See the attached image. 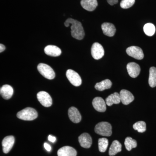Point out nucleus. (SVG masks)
<instances>
[{
    "label": "nucleus",
    "mask_w": 156,
    "mask_h": 156,
    "mask_svg": "<svg viewBox=\"0 0 156 156\" xmlns=\"http://www.w3.org/2000/svg\"><path fill=\"white\" fill-rule=\"evenodd\" d=\"M70 24L71 25V33L72 36L77 40H81L83 39L85 32L81 23L76 20L69 18L64 23V25L66 27H68Z\"/></svg>",
    "instance_id": "f257e3e1"
},
{
    "label": "nucleus",
    "mask_w": 156,
    "mask_h": 156,
    "mask_svg": "<svg viewBox=\"0 0 156 156\" xmlns=\"http://www.w3.org/2000/svg\"><path fill=\"white\" fill-rule=\"evenodd\" d=\"M37 112L35 109L27 107L17 113V116L20 119L24 121H32L37 117Z\"/></svg>",
    "instance_id": "f03ea898"
},
{
    "label": "nucleus",
    "mask_w": 156,
    "mask_h": 156,
    "mask_svg": "<svg viewBox=\"0 0 156 156\" xmlns=\"http://www.w3.org/2000/svg\"><path fill=\"white\" fill-rule=\"evenodd\" d=\"M95 133L101 136H109L112 134V127L107 122H101L95 126Z\"/></svg>",
    "instance_id": "7ed1b4c3"
},
{
    "label": "nucleus",
    "mask_w": 156,
    "mask_h": 156,
    "mask_svg": "<svg viewBox=\"0 0 156 156\" xmlns=\"http://www.w3.org/2000/svg\"><path fill=\"white\" fill-rule=\"evenodd\" d=\"M37 69L43 76L48 80H53L55 77V73L53 69L48 65L40 63L38 65Z\"/></svg>",
    "instance_id": "20e7f679"
},
{
    "label": "nucleus",
    "mask_w": 156,
    "mask_h": 156,
    "mask_svg": "<svg viewBox=\"0 0 156 156\" xmlns=\"http://www.w3.org/2000/svg\"><path fill=\"white\" fill-rule=\"evenodd\" d=\"M66 76L70 83L75 87H79L82 84L81 77L77 73L72 69H68L66 71Z\"/></svg>",
    "instance_id": "39448f33"
},
{
    "label": "nucleus",
    "mask_w": 156,
    "mask_h": 156,
    "mask_svg": "<svg viewBox=\"0 0 156 156\" xmlns=\"http://www.w3.org/2000/svg\"><path fill=\"white\" fill-rule=\"evenodd\" d=\"M126 53L129 56L138 60H141L144 57L142 49L136 46H131L127 48Z\"/></svg>",
    "instance_id": "423d86ee"
},
{
    "label": "nucleus",
    "mask_w": 156,
    "mask_h": 156,
    "mask_svg": "<svg viewBox=\"0 0 156 156\" xmlns=\"http://www.w3.org/2000/svg\"><path fill=\"white\" fill-rule=\"evenodd\" d=\"M37 98L39 102L45 107H49L52 105V99L51 96L44 91H41L37 94Z\"/></svg>",
    "instance_id": "0eeeda50"
},
{
    "label": "nucleus",
    "mask_w": 156,
    "mask_h": 156,
    "mask_svg": "<svg viewBox=\"0 0 156 156\" xmlns=\"http://www.w3.org/2000/svg\"><path fill=\"white\" fill-rule=\"evenodd\" d=\"M105 51L103 47L98 43H95L92 45L91 54L94 59L98 60L103 57Z\"/></svg>",
    "instance_id": "6e6552de"
},
{
    "label": "nucleus",
    "mask_w": 156,
    "mask_h": 156,
    "mask_svg": "<svg viewBox=\"0 0 156 156\" xmlns=\"http://www.w3.org/2000/svg\"><path fill=\"white\" fill-rule=\"evenodd\" d=\"M92 103L93 107L98 112H104L106 110V102L102 98L95 97L92 101Z\"/></svg>",
    "instance_id": "1a4fd4ad"
},
{
    "label": "nucleus",
    "mask_w": 156,
    "mask_h": 156,
    "mask_svg": "<svg viewBox=\"0 0 156 156\" xmlns=\"http://www.w3.org/2000/svg\"><path fill=\"white\" fill-rule=\"evenodd\" d=\"M15 142V138L13 136H6L3 140L2 145L3 147V152L8 154L11 150Z\"/></svg>",
    "instance_id": "9d476101"
},
{
    "label": "nucleus",
    "mask_w": 156,
    "mask_h": 156,
    "mask_svg": "<svg viewBox=\"0 0 156 156\" xmlns=\"http://www.w3.org/2000/svg\"><path fill=\"white\" fill-rule=\"evenodd\" d=\"M119 94L121 101L125 105H128L134 100V95L131 92L126 89L121 90Z\"/></svg>",
    "instance_id": "9b49d317"
},
{
    "label": "nucleus",
    "mask_w": 156,
    "mask_h": 156,
    "mask_svg": "<svg viewBox=\"0 0 156 156\" xmlns=\"http://www.w3.org/2000/svg\"><path fill=\"white\" fill-rule=\"evenodd\" d=\"M127 70L128 74L132 78H136L139 75L140 72V68L137 63L134 62H130L127 64Z\"/></svg>",
    "instance_id": "f8f14e48"
},
{
    "label": "nucleus",
    "mask_w": 156,
    "mask_h": 156,
    "mask_svg": "<svg viewBox=\"0 0 156 156\" xmlns=\"http://www.w3.org/2000/svg\"><path fill=\"white\" fill-rule=\"evenodd\" d=\"M79 141L82 147L85 148H89L92 144V138L89 134L83 133L79 136Z\"/></svg>",
    "instance_id": "ddd939ff"
},
{
    "label": "nucleus",
    "mask_w": 156,
    "mask_h": 156,
    "mask_svg": "<svg viewBox=\"0 0 156 156\" xmlns=\"http://www.w3.org/2000/svg\"><path fill=\"white\" fill-rule=\"evenodd\" d=\"M68 115L70 120L73 123L80 122L82 119V116L80 112L74 107L70 108L68 111Z\"/></svg>",
    "instance_id": "4468645a"
},
{
    "label": "nucleus",
    "mask_w": 156,
    "mask_h": 156,
    "mask_svg": "<svg viewBox=\"0 0 156 156\" xmlns=\"http://www.w3.org/2000/svg\"><path fill=\"white\" fill-rule=\"evenodd\" d=\"M101 29L103 34L105 35L110 37L114 36L116 31L114 25L110 23L106 22L102 23Z\"/></svg>",
    "instance_id": "2eb2a0df"
},
{
    "label": "nucleus",
    "mask_w": 156,
    "mask_h": 156,
    "mask_svg": "<svg viewBox=\"0 0 156 156\" xmlns=\"http://www.w3.org/2000/svg\"><path fill=\"white\" fill-rule=\"evenodd\" d=\"M58 156H76L77 152L73 148L70 146H64L58 150Z\"/></svg>",
    "instance_id": "dca6fc26"
},
{
    "label": "nucleus",
    "mask_w": 156,
    "mask_h": 156,
    "mask_svg": "<svg viewBox=\"0 0 156 156\" xmlns=\"http://www.w3.org/2000/svg\"><path fill=\"white\" fill-rule=\"evenodd\" d=\"M0 92L3 98L8 100L12 97L14 93V90L13 88L10 85H5L1 87Z\"/></svg>",
    "instance_id": "f3484780"
},
{
    "label": "nucleus",
    "mask_w": 156,
    "mask_h": 156,
    "mask_svg": "<svg viewBox=\"0 0 156 156\" xmlns=\"http://www.w3.org/2000/svg\"><path fill=\"white\" fill-rule=\"evenodd\" d=\"M44 52L48 56L56 57L61 54V50L57 46L54 45H48L44 49Z\"/></svg>",
    "instance_id": "a211bd4d"
},
{
    "label": "nucleus",
    "mask_w": 156,
    "mask_h": 156,
    "mask_svg": "<svg viewBox=\"0 0 156 156\" xmlns=\"http://www.w3.org/2000/svg\"><path fill=\"white\" fill-rule=\"evenodd\" d=\"M81 5L85 10L89 11H94L98 6L97 0H82Z\"/></svg>",
    "instance_id": "6ab92c4d"
},
{
    "label": "nucleus",
    "mask_w": 156,
    "mask_h": 156,
    "mask_svg": "<svg viewBox=\"0 0 156 156\" xmlns=\"http://www.w3.org/2000/svg\"><path fill=\"white\" fill-rule=\"evenodd\" d=\"M105 101L108 106H111L113 104H118L121 101L120 94L118 92H115L109 95Z\"/></svg>",
    "instance_id": "aec40b11"
},
{
    "label": "nucleus",
    "mask_w": 156,
    "mask_h": 156,
    "mask_svg": "<svg viewBox=\"0 0 156 156\" xmlns=\"http://www.w3.org/2000/svg\"><path fill=\"white\" fill-rule=\"evenodd\" d=\"M122 144L118 140H114L112 143L109 150V155L111 156H115L122 151Z\"/></svg>",
    "instance_id": "412c9836"
},
{
    "label": "nucleus",
    "mask_w": 156,
    "mask_h": 156,
    "mask_svg": "<svg viewBox=\"0 0 156 156\" xmlns=\"http://www.w3.org/2000/svg\"><path fill=\"white\" fill-rule=\"evenodd\" d=\"M112 82L108 79L104 80L99 83H97L95 85V89L99 91H102L105 89H110L111 88Z\"/></svg>",
    "instance_id": "4be33fe9"
},
{
    "label": "nucleus",
    "mask_w": 156,
    "mask_h": 156,
    "mask_svg": "<svg viewBox=\"0 0 156 156\" xmlns=\"http://www.w3.org/2000/svg\"><path fill=\"white\" fill-rule=\"evenodd\" d=\"M149 84L152 88L156 87V68L151 67L149 70Z\"/></svg>",
    "instance_id": "5701e85b"
},
{
    "label": "nucleus",
    "mask_w": 156,
    "mask_h": 156,
    "mask_svg": "<svg viewBox=\"0 0 156 156\" xmlns=\"http://www.w3.org/2000/svg\"><path fill=\"white\" fill-rule=\"evenodd\" d=\"M155 27L151 23H147L144 27V33L148 36L151 37L154 35L155 33Z\"/></svg>",
    "instance_id": "b1692460"
},
{
    "label": "nucleus",
    "mask_w": 156,
    "mask_h": 156,
    "mask_svg": "<svg viewBox=\"0 0 156 156\" xmlns=\"http://www.w3.org/2000/svg\"><path fill=\"white\" fill-rule=\"evenodd\" d=\"M125 145L127 150L131 151L132 148L136 147L137 142L136 140L132 139L131 137H127L125 140Z\"/></svg>",
    "instance_id": "393cba45"
},
{
    "label": "nucleus",
    "mask_w": 156,
    "mask_h": 156,
    "mask_svg": "<svg viewBox=\"0 0 156 156\" xmlns=\"http://www.w3.org/2000/svg\"><path fill=\"white\" fill-rule=\"evenodd\" d=\"M98 149L101 152H105L108 145V140L106 138H101L98 139Z\"/></svg>",
    "instance_id": "a878e982"
},
{
    "label": "nucleus",
    "mask_w": 156,
    "mask_h": 156,
    "mask_svg": "<svg viewBox=\"0 0 156 156\" xmlns=\"http://www.w3.org/2000/svg\"><path fill=\"white\" fill-rule=\"evenodd\" d=\"M133 128L140 133H143L146 130V124L143 121H139L134 124Z\"/></svg>",
    "instance_id": "bb28decb"
},
{
    "label": "nucleus",
    "mask_w": 156,
    "mask_h": 156,
    "mask_svg": "<svg viewBox=\"0 0 156 156\" xmlns=\"http://www.w3.org/2000/svg\"><path fill=\"white\" fill-rule=\"evenodd\" d=\"M135 3V0H122L120 3V6L123 9H128L131 8Z\"/></svg>",
    "instance_id": "cd10ccee"
},
{
    "label": "nucleus",
    "mask_w": 156,
    "mask_h": 156,
    "mask_svg": "<svg viewBox=\"0 0 156 156\" xmlns=\"http://www.w3.org/2000/svg\"><path fill=\"white\" fill-rule=\"evenodd\" d=\"M107 1L110 5L112 6L117 4L119 2L118 0H107Z\"/></svg>",
    "instance_id": "c85d7f7f"
},
{
    "label": "nucleus",
    "mask_w": 156,
    "mask_h": 156,
    "mask_svg": "<svg viewBox=\"0 0 156 156\" xmlns=\"http://www.w3.org/2000/svg\"><path fill=\"white\" fill-rule=\"evenodd\" d=\"M48 140H49V141H50V142L54 143L56 141V138L55 136H52V135H50L48 136Z\"/></svg>",
    "instance_id": "c756f323"
},
{
    "label": "nucleus",
    "mask_w": 156,
    "mask_h": 156,
    "mask_svg": "<svg viewBox=\"0 0 156 156\" xmlns=\"http://www.w3.org/2000/svg\"><path fill=\"white\" fill-rule=\"evenodd\" d=\"M44 147L46 149V150L48 151H51V146L48 144L47 143H45L44 144Z\"/></svg>",
    "instance_id": "7c9ffc66"
},
{
    "label": "nucleus",
    "mask_w": 156,
    "mask_h": 156,
    "mask_svg": "<svg viewBox=\"0 0 156 156\" xmlns=\"http://www.w3.org/2000/svg\"><path fill=\"white\" fill-rule=\"evenodd\" d=\"M5 50V47L2 44H0V53H2Z\"/></svg>",
    "instance_id": "2f4dec72"
}]
</instances>
